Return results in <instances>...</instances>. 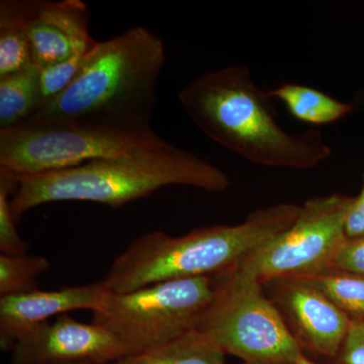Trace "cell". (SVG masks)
Masks as SVG:
<instances>
[{
  "label": "cell",
  "mask_w": 364,
  "mask_h": 364,
  "mask_svg": "<svg viewBox=\"0 0 364 364\" xmlns=\"http://www.w3.org/2000/svg\"><path fill=\"white\" fill-rule=\"evenodd\" d=\"M14 188L13 179L0 173V251L6 255H21L28 251V243L16 230V220L11 208Z\"/></svg>",
  "instance_id": "ffe728a7"
},
{
  "label": "cell",
  "mask_w": 364,
  "mask_h": 364,
  "mask_svg": "<svg viewBox=\"0 0 364 364\" xmlns=\"http://www.w3.org/2000/svg\"><path fill=\"white\" fill-rule=\"evenodd\" d=\"M56 364H97V363H85V361H80V363H56Z\"/></svg>",
  "instance_id": "484cf974"
},
{
  "label": "cell",
  "mask_w": 364,
  "mask_h": 364,
  "mask_svg": "<svg viewBox=\"0 0 364 364\" xmlns=\"http://www.w3.org/2000/svg\"><path fill=\"white\" fill-rule=\"evenodd\" d=\"M90 16L81 0H36L28 28L33 63L43 69L97 44L88 31Z\"/></svg>",
  "instance_id": "7c38bea8"
},
{
  "label": "cell",
  "mask_w": 364,
  "mask_h": 364,
  "mask_svg": "<svg viewBox=\"0 0 364 364\" xmlns=\"http://www.w3.org/2000/svg\"><path fill=\"white\" fill-rule=\"evenodd\" d=\"M301 205L259 208L241 224L213 225L181 237L152 231L117 256L104 279L109 291L124 294L168 280L215 277L286 231Z\"/></svg>",
  "instance_id": "277c9868"
},
{
  "label": "cell",
  "mask_w": 364,
  "mask_h": 364,
  "mask_svg": "<svg viewBox=\"0 0 364 364\" xmlns=\"http://www.w3.org/2000/svg\"><path fill=\"white\" fill-rule=\"evenodd\" d=\"M41 109L40 68L0 78V130L23 123Z\"/></svg>",
  "instance_id": "2e32d148"
},
{
  "label": "cell",
  "mask_w": 364,
  "mask_h": 364,
  "mask_svg": "<svg viewBox=\"0 0 364 364\" xmlns=\"http://www.w3.org/2000/svg\"><path fill=\"white\" fill-rule=\"evenodd\" d=\"M353 200L338 193L310 198L286 231L242 258L239 267L263 284L329 272L347 240L345 220Z\"/></svg>",
  "instance_id": "ba28073f"
},
{
  "label": "cell",
  "mask_w": 364,
  "mask_h": 364,
  "mask_svg": "<svg viewBox=\"0 0 364 364\" xmlns=\"http://www.w3.org/2000/svg\"><path fill=\"white\" fill-rule=\"evenodd\" d=\"M306 282L331 299L351 320H364V275L328 272Z\"/></svg>",
  "instance_id": "e0dca14e"
},
{
  "label": "cell",
  "mask_w": 364,
  "mask_h": 364,
  "mask_svg": "<svg viewBox=\"0 0 364 364\" xmlns=\"http://www.w3.org/2000/svg\"><path fill=\"white\" fill-rule=\"evenodd\" d=\"M268 93L286 105L294 119L312 126L337 123L355 111L351 102H341L317 88L299 83H284Z\"/></svg>",
  "instance_id": "5bb4252c"
},
{
  "label": "cell",
  "mask_w": 364,
  "mask_h": 364,
  "mask_svg": "<svg viewBox=\"0 0 364 364\" xmlns=\"http://www.w3.org/2000/svg\"><path fill=\"white\" fill-rule=\"evenodd\" d=\"M265 284L273 287L274 304L293 325L301 348L336 358L351 318L306 279H282Z\"/></svg>",
  "instance_id": "30bf717a"
},
{
  "label": "cell",
  "mask_w": 364,
  "mask_h": 364,
  "mask_svg": "<svg viewBox=\"0 0 364 364\" xmlns=\"http://www.w3.org/2000/svg\"><path fill=\"white\" fill-rule=\"evenodd\" d=\"M167 143L153 130L31 117L0 130V172L16 177L38 176Z\"/></svg>",
  "instance_id": "5b68a950"
},
{
  "label": "cell",
  "mask_w": 364,
  "mask_h": 364,
  "mask_svg": "<svg viewBox=\"0 0 364 364\" xmlns=\"http://www.w3.org/2000/svg\"><path fill=\"white\" fill-rule=\"evenodd\" d=\"M165 56L161 38L145 26L97 42L69 87L32 117L153 130Z\"/></svg>",
  "instance_id": "3957f363"
},
{
  "label": "cell",
  "mask_w": 364,
  "mask_h": 364,
  "mask_svg": "<svg viewBox=\"0 0 364 364\" xmlns=\"http://www.w3.org/2000/svg\"><path fill=\"white\" fill-rule=\"evenodd\" d=\"M345 235L347 239L364 237V198H354L345 220Z\"/></svg>",
  "instance_id": "603a6c76"
},
{
  "label": "cell",
  "mask_w": 364,
  "mask_h": 364,
  "mask_svg": "<svg viewBox=\"0 0 364 364\" xmlns=\"http://www.w3.org/2000/svg\"><path fill=\"white\" fill-rule=\"evenodd\" d=\"M36 0L0 2V78L33 65L28 23Z\"/></svg>",
  "instance_id": "4fadbf2b"
},
{
  "label": "cell",
  "mask_w": 364,
  "mask_h": 364,
  "mask_svg": "<svg viewBox=\"0 0 364 364\" xmlns=\"http://www.w3.org/2000/svg\"><path fill=\"white\" fill-rule=\"evenodd\" d=\"M294 364H315L312 363V361L310 360V359L306 358L305 355L301 356V358L299 359L296 363H294Z\"/></svg>",
  "instance_id": "d4e9b609"
},
{
  "label": "cell",
  "mask_w": 364,
  "mask_h": 364,
  "mask_svg": "<svg viewBox=\"0 0 364 364\" xmlns=\"http://www.w3.org/2000/svg\"><path fill=\"white\" fill-rule=\"evenodd\" d=\"M112 291L105 280L52 291L36 289L30 293L0 298V348L11 352L14 345L54 316L76 310L93 313L105 306Z\"/></svg>",
  "instance_id": "8fae6325"
},
{
  "label": "cell",
  "mask_w": 364,
  "mask_h": 364,
  "mask_svg": "<svg viewBox=\"0 0 364 364\" xmlns=\"http://www.w3.org/2000/svg\"><path fill=\"white\" fill-rule=\"evenodd\" d=\"M178 100L210 140L254 164L306 170L331 157L322 132L289 133L280 126L273 98L244 64L198 76L179 91Z\"/></svg>",
  "instance_id": "6da1fadb"
},
{
  "label": "cell",
  "mask_w": 364,
  "mask_h": 364,
  "mask_svg": "<svg viewBox=\"0 0 364 364\" xmlns=\"http://www.w3.org/2000/svg\"><path fill=\"white\" fill-rule=\"evenodd\" d=\"M51 267L43 255H0V298L39 289L38 280Z\"/></svg>",
  "instance_id": "ac0fdd59"
},
{
  "label": "cell",
  "mask_w": 364,
  "mask_h": 364,
  "mask_svg": "<svg viewBox=\"0 0 364 364\" xmlns=\"http://www.w3.org/2000/svg\"><path fill=\"white\" fill-rule=\"evenodd\" d=\"M215 294L198 330L244 364H294L305 355L263 284L238 263L215 275Z\"/></svg>",
  "instance_id": "8992f818"
},
{
  "label": "cell",
  "mask_w": 364,
  "mask_h": 364,
  "mask_svg": "<svg viewBox=\"0 0 364 364\" xmlns=\"http://www.w3.org/2000/svg\"><path fill=\"white\" fill-rule=\"evenodd\" d=\"M358 196H360V198H364V178H363V188H361L360 193H359Z\"/></svg>",
  "instance_id": "4316f807"
},
{
  "label": "cell",
  "mask_w": 364,
  "mask_h": 364,
  "mask_svg": "<svg viewBox=\"0 0 364 364\" xmlns=\"http://www.w3.org/2000/svg\"><path fill=\"white\" fill-rule=\"evenodd\" d=\"M215 294V277L159 282L111 293L92 322L136 352L149 350L198 329Z\"/></svg>",
  "instance_id": "52a82bcc"
},
{
  "label": "cell",
  "mask_w": 364,
  "mask_h": 364,
  "mask_svg": "<svg viewBox=\"0 0 364 364\" xmlns=\"http://www.w3.org/2000/svg\"><path fill=\"white\" fill-rule=\"evenodd\" d=\"M95 46L76 53L65 61L40 69L41 109L56 100L73 82L85 64L88 52Z\"/></svg>",
  "instance_id": "d6986e66"
},
{
  "label": "cell",
  "mask_w": 364,
  "mask_h": 364,
  "mask_svg": "<svg viewBox=\"0 0 364 364\" xmlns=\"http://www.w3.org/2000/svg\"><path fill=\"white\" fill-rule=\"evenodd\" d=\"M134 353L102 326L85 324L66 314L21 337L11 350L9 364H109Z\"/></svg>",
  "instance_id": "9c48e42d"
},
{
  "label": "cell",
  "mask_w": 364,
  "mask_h": 364,
  "mask_svg": "<svg viewBox=\"0 0 364 364\" xmlns=\"http://www.w3.org/2000/svg\"><path fill=\"white\" fill-rule=\"evenodd\" d=\"M329 272L358 273L364 275V237L347 239L337 254Z\"/></svg>",
  "instance_id": "44dd1931"
},
{
  "label": "cell",
  "mask_w": 364,
  "mask_h": 364,
  "mask_svg": "<svg viewBox=\"0 0 364 364\" xmlns=\"http://www.w3.org/2000/svg\"><path fill=\"white\" fill-rule=\"evenodd\" d=\"M225 355L210 335L196 329L168 343L109 364H226Z\"/></svg>",
  "instance_id": "9a60e30c"
},
{
  "label": "cell",
  "mask_w": 364,
  "mask_h": 364,
  "mask_svg": "<svg viewBox=\"0 0 364 364\" xmlns=\"http://www.w3.org/2000/svg\"><path fill=\"white\" fill-rule=\"evenodd\" d=\"M6 176L16 184L11 203L16 222L28 210L49 203L76 200L119 208L166 186L210 193H225L231 186V179L219 167L169 142L49 173Z\"/></svg>",
  "instance_id": "7a4b0ae2"
},
{
  "label": "cell",
  "mask_w": 364,
  "mask_h": 364,
  "mask_svg": "<svg viewBox=\"0 0 364 364\" xmlns=\"http://www.w3.org/2000/svg\"><path fill=\"white\" fill-rule=\"evenodd\" d=\"M336 358L340 364H364V320H351Z\"/></svg>",
  "instance_id": "7402d4cb"
},
{
  "label": "cell",
  "mask_w": 364,
  "mask_h": 364,
  "mask_svg": "<svg viewBox=\"0 0 364 364\" xmlns=\"http://www.w3.org/2000/svg\"><path fill=\"white\" fill-rule=\"evenodd\" d=\"M351 104L354 105L355 109H359V107H364V87L356 93L355 97L352 100Z\"/></svg>",
  "instance_id": "cb8c5ba5"
}]
</instances>
